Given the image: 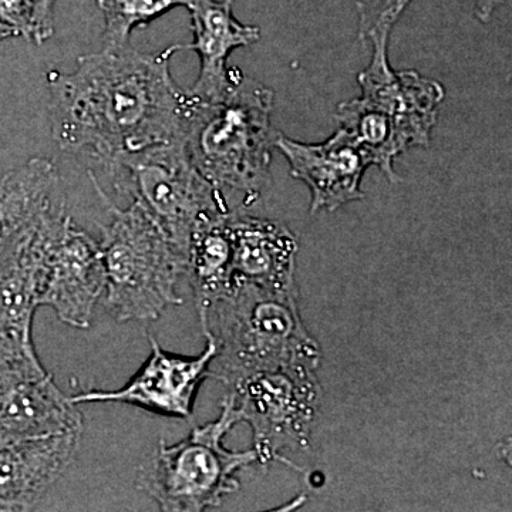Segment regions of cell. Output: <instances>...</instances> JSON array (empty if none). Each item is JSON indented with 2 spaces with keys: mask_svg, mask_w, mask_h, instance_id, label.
<instances>
[{
  "mask_svg": "<svg viewBox=\"0 0 512 512\" xmlns=\"http://www.w3.org/2000/svg\"><path fill=\"white\" fill-rule=\"evenodd\" d=\"M183 45L156 53L130 46L77 59L73 72L50 70V126L67 153L103 164L148 147L184 140L194 96L175 83L170 63Z\"/></svg>",
  "mask_w": 512,
  "mask_h": 512,
  "instance_id": "6da1fadb",
  "label": "cell"
},
{
  "mask_svg": "<svg viewBox=\"0 0 512 512\" xmlns=\"http://www.w3.org/2000/svg\"><path fill=\"white\" fill-rule=\"evenodd\" d=\"M202 332L215 346L211 377H239L291 366L319 367L318 342L303 323L299 291H275L232 279L212 301L197 306Z\"/></svg>",
  "mask_w": 512,
  "mask_h": 512,
  "instance_id": "7a4b0ae2",
  "label": "cell"
},
{
  "mask_svg": "<svg viewBox=\"0 0 512 512\" xmlns=\"http://www.w3.org/2000/svg\"><path fill=\"white\" fill-rule=\"evenodd\" d=\"M390 36L380 33L367 43L372 57L357 76L360 96L340 103L335 121L359 144L370 165L397 184L402 180L394 161L412 148L430 146L446 90L416 70H394Z\"/></svg>",
  "mask_w": 512,
  "mask_h": 512,
  "instance_id": "3957f363",
  "label": "cell"
},
{
  "mask_svg": "<svg viewBox=\"0 0 512 512\" xmlns=\"http://www.w3.org/2000/svg\"><path fill=\"white\" fill-rule=\"evenodd\" d=\"M274 100L268 86L241 72L220 100L195 99L188 117L184 144L192 164L217 190L241 194L245 205L268 185Z\"/></svg>",
  "mask_w": 512,
  "mask_h": 512,
  "instance_id": "277c9868",
  "label": "cell"
},
{
  "mask_svg": "<svg viewBox=\"0 0 512 512\" xmlns=\"http://www.w3.org/2000/svg\"><path fill=\"white\" fill-rule=\"evenodd\" d=\"M90 178L110 214L99 241L104 306L119 322L156 320L165 309L183 303L177 288L187 272V258L137 202L117 207L92 173Z\"/></svg>",
  "mask_w": 512,
  "mask_h": 512,
  "instance_id": "5b68a950",
  "label": "cell"
},
{
  "mask_svg": "<svg viewBox=\"0 0 512 512\" xmlns=\"http://www.w3.org/2000/svg\"><path fill=\"white\" fill-rule=\"evenodd\" d=\"M238 421L227 400L217 420L195 427L175 444L160 440L138 474V488L167 512H202L238 493L239 471L256 463L254 450L231 451L224 437Z\"/></svg>",
  "mask_w": 512,
  "mask_h": 512,
  "instance_id": "8992f818",
  "label": "cell"
},
{
  "mask_svg": "<svg viewBox=\"0 0 512 512\" xmlns=\"http://www.w3.org/2000/svg\"><path fill=\"white\" fill-rule=\"evenodd\" d=\"M121 194L150 214L188 261L198 228L231 212L224 192L192 164L184 140L148 147L106 164Z\"/></svg>",
  "mask_w": 512,
  "mask_h": 512,
  "instance_id": "52a82bcc",
  "label": "cell"
},
{
  "mask_svg": "<svg viewBox=\"0 0 512 512\" xmlns=\"http://www.w3.org/2000/svg\"><path fill=\"white\" fill-rule=\"evenodd\" d=\"M318 367L291 366L262 370L227 384L225 400L238 423L254 434L256 463H284L293 467L291 454L305 451L318 412Z\"/></svg>",
  "mask_w": 512,
  "mask_h": 512,
  "instance_id": "ba28073f",
  "label": "cell"
},
{
  "mask_svg": "<svg viewBox=\"0 0 512 512\" xmlns=\"http://www.w3.org/2000/svg\"><path fill=\"white\" fill-rule=\"evenodd\" d=\"M106 275L99 242L80 228L60 201L50 215L39 269V305L66 325L87 329L103 298Z\"/></svg>",
  "mask_w": 512,
  "mask_h": 512,
  "instance_id": "9c48e42d",
  "label": "cell"
},
{
  "mask_svg": "<svg viewBox=\"0 0 512 512\" xmlns=\"http://www.w3.org/2000/svg\"><path fill=\"white\" fill-rule=\"evenodd\" d=\"M77 404L64 396L36 348H0V444L82 431Z\"/></svg>",
  "mask_w": 512,
  "mask_h": 512,
  "instance_id": "30bf717a",
  "label": "cell"
},
{
  "mask_svg": "<svg viewBox=\"0 0 512 512\" xmlns=\"http://www.w3.org/2000/svg\"><path fill=\"white\" fill-rule=\"evenodd\" d=\"M151 352L136 375L117 390H86L70 397L74 404L121 403L157 416L188 419L201 384L211 377L215 346L207 340L198 356L167 352L148 335Z\"/></svg>",
  "mask_w": 512,
  "mask_h": 512,
  "instance_id": "8fae6325",
  "label": "cell"
},
{
  "mask_svg": "<svg viewBox=\"0 0 512 512\" xmlns=\"http://www.w3.org/2000/svg\"><path fill=\"white\" fill-rule=\"evenodd\" d=\"M274 148L288 161L292 177L311 191V214L333 212L365 197L362 180L370 163L343 128L322 143H302L276 131Z\"/></svg>",
  "mask_w": 512,
  "mask_h": 512,
  "instance_id": "7c38bea8",
  "label": "cell"
},
{
  "mask_svg": "<svg viewBox=\"0 0 512 512\" xmlns=\"http://www.w3.org/2000/svg\"><path fill=\"white\" fill-rule=\"evenodd\" d=\"M234 0H195L188 8L194 40L184 49L200 57V73L188 92L201 101L220 100L241 70L229 67V56L261 39L258 26L244 25L234 16Z\"/></svg>",
  "mask_w": 512,
  "mask_h": 512,
  "instance_id": "4fadbf2b",
  "label": "cell"
},
{
  "mask_svg": "<svg viewBox=\"0 0 512 512\" xmlns=\"http://www.w3.org/2000/svg\"><path fill=\"white\" fill-rule=\"evenodd\" d=\"M82 431L0 444V512L30 511L72 464Z\"/></svg>",
  "mask_w": 512,
  "mask_h": 512,
  "instance_id": "5bb4252c",
  "label": "cell"
},
{
  "mask_svg": "<svg viewBox=\"0 0 512 512\" xmlns=\"http://www.w3.org/2000/svg\"><path fill=\"white\" fill-rule=\"evenodd\" d=\"M232 248V279L288 291L296 289L298 239L278 221L254 217L242 211L228 215Z\"/></svg>",
  "mask_w": 512,
  "mask_h": 512,
  "instance_id": "9a60e30c",
  "label": "cell"
},
{
  "mask_svg": "<svg viewBox=\"0 0 512 512\" xmlns=\"http://www.w3.org/2000/svg\"><path fill=\"white\" fill-rule=\"evenodd\" d=\"M60 194L59 170L49 158H30L0 178V266Z\"/></svg>",
  "mask_w": 512,
  "mask_h": 512,
  "instance_id": "2e32d148",
  "label": "cell"
},
{
  "mask_svg": "<svg viewBox=\"0 0 512 512\" xmlns=\"http://www.w3.org/2000/svg\"><path fill=\"white\" fill-rule=\"evenodd\" d=\"M229 214L207 222L192 235L185 276L190 281L197 306L217 298L231 285L232 248L227 224Z\"/></svg>",
  "mask_w": 512,
  "mask_h": 512,
  "instance_id": "e0dca14e",
  "label": "cell"
},
{
  "mask_svg": "<svg viewBox=\"0 0 512 512\" xmlns=\"http://www.w3.org/2000/svg\"><path fill=\"white\" fill-rule=\"evenodd\" d=\"M195 0H97L104 19V49L127 47L131 33L147 28L175 8H190Z\"/></svg>",
  "mask_w": 512,
  "mask_h": 512,
  "instance_id": "ac0fdd59",
  "label": "cell"
},
{
  "mask_svg": "<svg viewBox=\"0 0 512 512\" xmlns=\"http://www.w3.org/2000/svg\"><path fill=\"white\" fill-rule=\"evenodd\" d=\"M414 0H357V35L362 43H369L373 36L380 33L392 35L394 26L402 18L404 10ZM507 0H477L474 15L481 23L491 22L495 12Z\"/></svg>",
  "mask_w": 512,
  "mask_h": 512,
  "instance_id": "d6986e66",
  "label": "cell"
},
{
  "mask_svg": "<svg viewBox=\"0 0 512 512\" xmlns=\"http://www.w3.org/2000/svg\"><path fill=\"white\" fill-rule=\"evenodd\" d=\"M0 26L13 37L32 42V22L26 0H0Z\"/></svg>",
  "mask_w": 512,
  "mask_h": 512,
  "instance_id": "ffe728a7",
  "label": "cell"
},
{
  "mask_svg": "<svg viewBox=\"0 0 512 512\" xmlns=\"http://www.w3.org/2000/svg\"><path fill=\"white\" fill-rule=\"evenodd\" d=\"M32 22V43L40 46L55 33L56 0H26Z\"/></svg>",
  "mask_w": 512,
  "mask_h": 512,
  "instance_id": "44dd1931",
  "label": "cell"
},
{
  "mask_svg": "<svg viewBox=\"0 0 512 512\" xmlns=\"http://www.w3.org/2000/svg\"><path fill=\"white\" fill-rule=\"evenodd\" d=\"M13 39V36L10 35L9 30H6L5 28H2L0 26V42H3V40Z\"/></svg>",
  "mask_w": 512,
  "mask_h": 512,
  "instance_id": "7402d4cb",
  "label": "cell"
}]
</instances>
